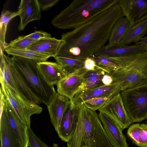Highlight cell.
Masks as SVG:
<instances>
[{
    "label": "cell",
    "instance_id": "cell-1",
    "mask_svg": "<svg viewBox=\"0 0 147 147\" xmlns=\"http://www.w3.org/2000/svg\"><path fill=\"white\" fill-rule=\"evenodd\" d=\"M118 3L106 8L72 30L62 34L61 39L64 43L57 56L84 60L99 51L109 40L115 23L124 17Z\"/></svg>",
    "mask_w": 147,
    "mask_h": 147
},
{
    "label": "cell",
    "instance_id": "cell-2",
    "mask_svg": "<svg viewBox=\"0 0 147 147\" xmlns=\"http://www.w3.org/2000/svg\"><path fill=\"white\" fill-rule=\"evenodd\" d=\"M76 130L68 147H114L108 138L99 115L84 104L78 106Z\"/></svg>",
    "mask_w": 147,
    "mask_h": 147
},
{
    "label": "cell",
    "instance_id": "cell-3",
    "mask_svg": "<svg viewBox=\"0 0 147 147\" xmlns=\"http://www.w3.org/2000/svg\"><path fill=\"white\" fill-rule=\"evenodd\" d=\"M119 0H75L62 11L51 23L59 29H74Z\"/></svg>",
    "mask_w": 147,
    "mask_h": 147
},
{
    "label": "cell",
    "instance_id": "cell-4",
    "mask_svg": "<svg viewBox=\"0 0 147 147\" xmlns=\"http://www.w3.org/2000/svg\"><path fill=\"white\" fill-rule=\"evenodd\" d=\"M113 57L118 68L108 74L113 78L112 83L120 84L121 91L147 83V51Z\"/></svg>",
    "mask_w": 147,
    "mask_h": 147
},
{
    "label": "cell",
    "instance_id": "cell-5",
    "mask_svg": "<svg viewBox=\"0 0 147 147\" xmlns=\"http://www.w3.org/2000/svg\"><path fill=\"white\" fill-rule=\"evenodd\" d=\"M11 62L27 85L41 103L47 106L56 93L54 86L45 81L38 68L37 62L13 56Z\"/></svg>",
    "mask_w": 147,
    "mask_h": 147
},
{
    "label": "cell",
    "instance_id": "cell-6",
    "mask_svg": "<svg viewBox=\"0 0 147 147\" xmlns=\"http://www.w3.org/2000/svg\"><path fill=\"white\" fill-rule=\"evenodd\" d=\"M0 69V80L26 100L39 105L41 103L13 65L11 58L1 51Z\"/></svg>",
    "mask_w": 147,
    "mask_h": 147
},
{
    "label": "cell",
    "instance_id": "cell-7",
    "mask_svg": "<svg viewBox=\"0 0 147 147\" xmlns=\"http://www.w3.org/2000/svg\"><path fill=\"white\" fill-rule=\"evenodd\" d=\"M120 93L132 123L147 119V83L121 91Z\"/></svg>",
    "mask_w": 147,
    "mask_h": 147
},
{
    "label": "cell",
    "instance_id": "cell-8",
    "mask_svg": "<svg viewBox=\"0 0 147 147\" xmlns=\"http://www.w3.org/2000/svg\"><path fill=\"white\" fill-rule=\"evenodd\" d=\"M0 91L22 121L30 128L31 116L42 111V108L38 105L31 102L21 96L2 80H0Z\"/></svg>",
    "mask_w": 147,
    "mask_h": 147
},
{
    "label": "cell",
    "instance_id": "cell-9",
    "mask_svg": "<svg viewBox=\"0 0 147 147\" xmlns=\"http://www.w3.org/2000/svg\"><path fill=\"white\" fill-rule=\"evenodd\" d=\"M98 111L110 116L123 130L132 123L124 107L120 93L107 101Z\"/></svg>",
    "mask_w": 147,
    "mask_h": 147
},
{
    "label": "cell",
    "instance_id": "cell-10",
    "mask_svg": "<svg viewBox=\"0 0 147 147\" xmlns=\"http://www.w3.org/2000/svg\"><path fill=\"white\" fill-rule=\"evenodd\" d=\"M121 91V87L119 83H112L107 86L104 85L78 91L71 102L74 106H79L87 100L96 98L113 97Z\"/></svg>",
    "mask_w": 147,
    "mask_h": 147
},
{
    "label": "cell",
    "instance_id": "cell-11",
    "mask_svg": "<svg viewBox=\"0 0 147 147\" xmlns=\"http://www.w3.org/2000/svg\"><path fill=\"white\" fill-rule=\"evenodd\" d=\"M118 4L132 26L147 18V0H119Z\"/></svg>",
    "mask_w": 147,
    "mask_h": 147
},
{
    "label": "cell",
    "instance_id": "cell-12",
    "mask_svg": "<svg viewBox=\"0 0 147 147\" xmlns=\"http://www.w3.org/2000/svg\"><path fill=\"white\" fill-rule=\"evenodd\" d=\"M78 106H74L70 101L62 117L57 133L62 141L68 142L76 129L78 119Z\"/></svg>",
    "mask_w": 147,
    "mask_h": 147
},
{
    "label": "cell",
    "instance_id": "cell-13",
    "mask_svg": "<svg viewBox=\"0 0 147 147\" xmlns=\"http://www.w3.org/2000/svg\"><path fill=\"white\" fill-rule=\"evenodd\" d=\"M87 71L83 67L67 75L57 85V93L67 97L71 102L79 90L84 76Z\"/></svg>",
    "mask_w": 147,
    "mask_h": 147
},
{
    "label": "cell",
    "instance_id": "cell-14",
    "mask_svg": "<svg viewBox=\"0 0 147 147\" xmlns=\"http://www.w3.org/2000/svg\"><path fill=\"white\" fill-rule=\"evenodd\" d=\"M100 119L106 134L114 147H128L123 129L110 116L100 112Z\"/></svg>",
    "mask_w": 147,
    "mask_h": 147
},
{
    "label": "cell",
    "instance_id": "cell-15",
    "mask_svg": "<svg viewBox=\"0 0 147 147\" xmlns=\"http://www.w3.org/2000/svg\"><path fill=\"white\" fill-rule=\"evenodd\" d=\"M3 108L11 127L20 141L22 147H28V137L27 126L22 121L4 97Z\"/></svg>",
    "mask_w": 147,
    "mask_h": 147
},
{
    "label": "cell",
    "instance_id": "cell-16",
    "mask_svg": "<svg viewBox=\"0 0 147 147\" xmlns=\"http://www.w3.org/2000/svg\"><path fill=\"white\" fill-rule=\"evenodd\" d=\"M147 51L146 47L142 44L128 46L119 44L111 45L108 44L103 46L92 56L120 57L143 53Z\"/></svg>",
    "mask_w": 147,
    "mask_h": 147
},
{
    "label": "cell",
    "instance_id": "cell-17",
    "mask_svg": "<svg viewBox=\"0 0 147 147\" xmlns=\"http://www.w3.org/2000/svg\"><path fill=\"white\" fill-rule=\"evenodd\" d=\"M18 11L20 12L19 15L20 22L18 30H24L30 22L39 20L41 18V9L38 0H22Z\"/></svg>",
    "mask_w": 147,
    "mask_h": 147
},
{
    "label": "cell",
    "instance_id": "cell-18",
    "mask_svg": "<svg viewBox=\"0 0 147 147\" xmlns=\"http://www.w3.org/2000/svg\"><path fill=\"white\" fill-rule=\"evenodd\" d=\"M39 71L45 81L48 85H57L66 75L57 62L44 61L37 62Z\"/></svg>",
    "mask_w": 147,
    "mask_h": 147
},
{
    "label": "cell",
    "instance_id": "cell-19",
    "mask_svg": "<svg viewBox=\"0 0 147 147\" xmlns=\"http://www.w3.org/2000/svg\"><path fill=\"white\" fill-rule=\"evenodd\" d=\"M70 101L67 97L56 92L47 106L51 123L57 133L63 114Z\"/></svg>",
    "mask_w": 147,
    "mask_h": 147
},
{
    "label": "cell",
    "instance_id": "cell-20",
    "mask_svg": "<svg viewBox=\"0 0 147 147\" xmlns=\"http://www.w3.org/2000/svg\"><path fill=\"white\" fill-rule=\"evenodd\" d=\"M64 41L55 38H42L34 42L27 49L54 58L57 56Z\"/></svg>",
    "mask_w": 147,
    "mask_h": 147
},
{
    "label": "cell",
    "instance_id": "cell-21",
    "mask_svg": "<svg viewBox=\"0 0 147 147\" xmlns=\"http://www.w3.org/2000/svg\"><path fill=\"white\" fill-rule=\"evenodd\" d=\"M0 137L1 147H22L10 127L3 106L0 107Z\"/></svg>",
    "mask_w": 147,
    "mask_h": 147
},
{
    "label": "cell",
    "instance_id": "cell-22",
    "mask_svg": "<svg viewBox=\"0 0 147 147\" xmlns=\"http://www.w3.org/2000/svg\"><path fill=\"white\" fill-rule=\"evenodd\" d=\"M147 33V18L132 26L120 41L119 44L127 45L140 41Z\"/></svg>",
    "mask_w": 147,
    "mask_h": 147
},
{
    "label": "cell",
    "instance_id": "cell-23",
    "mask_svg": "<svg viewBox=\"0 0 147 147\" xmlns=\"http://www.w3.org/2000/svg\"><path fill=\"white\" fill-rule=\"evenodd\" d=\"M106 73L104 70L100 67L93 70L87 71L84 76L79 91L104 85L102 80Z\"/></svg>",
    "mask_w": 147,
    "mask_h": 147
},
{
    "label": "cell",
    "instance_id": "cell-24",
    "mask_svg": "<svg viewBox=\"0 0 147 147\" xmlns=\"http://www.w3.org/2000/svg\"><path fill=\"white\" fill-rule=\"evenodd\" d=\"M132 26L125 17L118 19L113 25L109 39V44H118L127 32Z\"/></svg>",
    "mask_w": 147,
    "mask_h": 147
},
{
    "label": "cell",
    "instance_id": "cell-25",
    "mask_svg": "<svg viewBox=\"0 0 147 147\" xmlns=\"http://www.w3.org/2000/svg\"><path fill=\"white\" fill-rule=\"evenodd\" d=\"M20 12L11 11L4 10L1 13L0 19V48L3 52L7 47L8 43L5 41V37L7 24L11 20L19 15Z\"/></svg>",
    "mask_w": 147,
    "mask_h": 147
},
{
    "label": "cell",
    "instance_id": "cell-26",
    "mask_svg": "<svg viewBox=\"0 0 147 147\" xmlns=\"http://www.w3.org/2000/svg\"><path fill=\"white\" fill-rule=\"evenodd\" d=\"M5 51L9 55L28 59L37 62L46 61L50 57L28 49H18L7 47Z\"/></svg>",
    "mask_w": 147,
    "mask_h": 147
},
{
    "label": "cell",
    "instance_id": "cell-27",
    "mask_svg": "<svg viewBox=\"0 0 147 147\" xmlns=\"http://www.w3.org/2000/svg\"><path fill=\"white\" fill-rule=\"evenodd\" d=\"M54 58L56 62L61 65L67 76L84 67V60L58 56Z\"/></svg>",
    "mask_w": 147,
    "mask_h": 147
},
{
    "label": "cell",
    "instance_id": "cell-28",
    "mask_svg": "<svg viewBox=\"0 0 147 147\" xmlns=\"http://www.w3.org/2000/svg\"><path fill=\"white\" fill-rule=\"evenodd\" d=\"M91 57L95 61L97 65L106 73H109L118 68L117 63L113 57L94 56Z\"/></svg>",
    "mask_w": 147,
    "mask_h": 147
},
{
    "label": "cell",
    "instance_id": "cell-29",
    "mask_svg": "<svg viewBox=\"0 0 147 147\" xmlns=\"http://www.w3.org/2000/svg\"><path fill=\"white\" fill-rule=\"evenodd\" d=\"M37 40L26 38L24 36H20L8 43L7 47L18 49H26Z\"/></svg>",
    "mask_w": 147,
    "mask_h": 147
},
{
    "label": "cell",
    "instance_id": "cell-30",
    "mask_svg": "<svg viewBox=\"0 0 147 147\" xmlns=\"http://www.w3.org/2000/svg\"><path fill=\"white\" fill-rule=\"evenodd\" d=\"M113 97L106 96L93 98L86 101L82 104L91 110L96 111L100 109L107 101Z\"/></svg>",
    "mask_w": 147,
    "mask_h": 147
},
{
    "label": "cell",
    "instance_id": "cell-31",
    "mask_svg": "<svg viewBox=\"0 0 147 147\" xmlns=\"http://www.w3.org/2000/svg\"><path fill=\"white\" fill-rule=\"evenodd\" d=\"M140 130V124L136 123L130 125L127 131V136L132 140L133 143L138 146Z\"/></svg>",
    "mask_w": 147,
    "mask_h": 147
},
{
    "label": "cell",
    "instance_id": "cell-32",
    "mask_svg": "<svg viewBox=\"0 0 147 147\" xmlns=\"http://www.w3.org/2000/svg\"><path fill=\"white\" fill-rule=\"evenodd\" d=\"M28 146L30 147H49L38 137L30 128H28Z\"/></svg>",
    "mask_w": 147,
    "mask_h": 147
},
{
    "label": "cell",
    "instance_id": "cell-33",
    "mask_svg": "<svg viewBox=\"0 0 147 147\" xmlns=\"http://www.w3.org/2000/svg\"><path fill=\"white\" fill-rule=\"evenodd\" d=\"M141 130L138 145L140 147H147V124H140Z\"/></svg>",
    "mask_w": 147,
    "mask_h": 147
},
{
    "label": "cell",
    "instance_id": "cell-34",
    "mask_svg": "<svg viewBox=\"0 0 147 147\" xmlns=\"http://www.w3.org/2000/svg\"><path fill=\"white\" fill-rule=\"evenodd\" d=\"M24 37L34 40H38L44 38L51 37L50 34L42 31H35L30 34L25 36Z\"/></svg>",
    "mask_w": 147,
    "mask_h": 147
},
{
    "label": "cell",
    "instance_id": "cell-35",
    "mask_svg": "<svg viewBox=\"0 0 147 147\" xmlns=\"http://www.w3.org/2000/svg\"><path fill=\"white\" fill-rule=\"evenodd\" d=\"M99 67L92 57L87 58L84 60L83 67L87 71L93 70Z\"/></svg>",
    "mask_w": 147,
    "mask_h": 147
},
{
    "label": "cell",
    "instance_id": "cell-36",
    "mask_svg": "<svg viewBox=\"0 0 147 147\" xmlns=\"http://www.w3.org/2000/svg\"><path fill=\"white\" fill-rule=\"evenodd\" d=\"M42 10H46L54 5L59 0H38Z\"/></svg>",
    "mask_w": 147,
    "mask_h": 147
},
{
    "label": "cell",
    "instance_id": "cell-37",
    "mask_svg": "<svg viewBox=\"0 0 147 147\" xmlns=\"http://www.w3.org/2000/svg\"><path fill=\"white\" fill-rule=\"evenodd\" d=\"M102 80L103 84L106 86L111 84L113 82L111 76L106 72L102 77Z\"/></svg>",
    "mask_w": 147,
    "mask_h": 147
},
{
    "label": "cell",
    "instance_id": "cell-38",
    "mask_svg": "<svg viewBox=\"0 0 147 147\" xmlns=\"http://www.w3.org/2000/svg\"><path fill=\"white\" fill-rule=\"evenodd\" d=\"M135 44L144 45L146 47L147 49V36L143 37L140 41L136 43Z\"/></svg>",
    "mask_w": 147,
    "mask_h": 147
},
{
    "label": "cell",
    "instance_id": "cell-39",
    "mask_svg": "<svg viewBox=\"0 0 147 147\" xmlns=\"http://www.w3.org/2000/svg\"><path fill=\"white\" fill-rule=\"evenodd\" d=\"M52 147H59L57 144L54 143Z\"/></svg>",
    "mask_w": 147,
    "mask_h": 147
},
{
    "label": "cell",
    "instance_id": "cell-40",
    "mask_svg": "<svg viewBox=\"0 0 147 147\" xmlns=\"http://www.w3.org/2000/svg\"><path fill=\"white\" fill-rule=\"evenodd\" d=\"M146 123L147 124V120L146 121Z\"/></svg>",
    "mask_w": 147,
    "mask_h": 147
},
{
    "label": "cell",
    "instance_id": "cell-41",
    "mask_svg": "<svg viewBox=\"0 0 147 147\" xmlns=\"http://www.w3.org/2000/svg\"></svg>",
    "mask_w": 147,
    "mask_h": 147
}]
</instances>
